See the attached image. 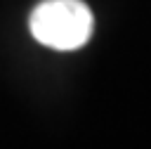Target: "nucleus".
Masks as SVG:
<instances>
[{
	"label": "nucleus",
	"mask_w": 151,
	"mask_h": 149,
	"mask_svg": "<svg viewBox=\"0 0 151 149\" xmlns=\"http://www.w3.org/2000/svg\"><path fill=\"white\" fill-rule=\"evenodd\" d=\"M92 12L80 0H45L28 19L31 35L52 50H78L92 35Z\"/></svg>",
	"instance_id": "nucleus-1"
}]
</instances>
